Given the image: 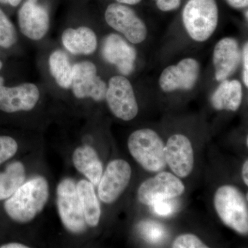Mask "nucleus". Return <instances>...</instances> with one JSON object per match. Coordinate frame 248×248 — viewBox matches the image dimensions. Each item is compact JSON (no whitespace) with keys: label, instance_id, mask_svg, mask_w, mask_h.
Instances as JSON below:
<instances>
[{"label":"nucleus","instance_id":"nucleus-1","mask_svg":"<svg viewBox=\"0 0 248 248\" xmlns=\"http://www.w3.org/2000/svg\"><path fill=\"white\" fill-rule=\"evenodd\" d=\"M49 195L48 184L44 177L33 178L8 198L4 209L10 218L19 223L33 219L45 208Z\"/></svg>","mask_w":248,"mask_h":248},{"label":"nucleus","instance_id":"nucleus-2","mask_svg":"<svg viewBox=\"0 0 248 248\" xmlns=\"http://www.w3.org/2000/svg\"><path fill=\"white\" fill-rule=\"evenodd\" d=\"M214 205L225 225L239 234H248V200L237 187L230 185L218 187L214 197Z\"/></svg>","mask_w":248,"mask_h":248},{"label":"nucleus","instance_id":"nucleus-3","mask_svg":"<svg viewBox=\"0 0 248 248\" xmlns=\"http://www.w3.org/2000/svg\"><path fill=\"white\" fill-rule=\"evenodd\" d=\"M182 19L192 40L199 42L208 40L218 25L216 0H188L183 10Z\"/></svg>","mask_w":248,"mask_h":248},{"label":"nucleus","instance_id":"nucleus-4","mask_svg":"<svg viewBox=\"0 0 248 248\" xmlns=\"http://www.w3.org/2000/svg\"><path fill=\"white\" fill-rule=\"evenodd\" d=\"M128 147L134 159L146 170L157 172L166 168L165 145L154 130L144 128L133 132L129 137Z\"/></svg>","mask_w":248,"mask_h":248},{"label":"nucleus","instance_id":"nucleus-5","mask_svg":"<svg viewBox=\"0 0 248 248\" xmlns=\"http://www.w3.org/2000/svg\"><path fill=\"white\" fill-rule=\"evenodd\" d=\"M57 192L59 214L66 229L75 234L84 232L86 222L76 183L69 178L63 179L59 184Z\"/></svg>","mask_w":248,"mask_h":248},{"label":"nucleus","instance_id":"nucleus-6","mask_svg":"<svg viewBox=\"0 0 248 248\" xmlns=\"http://www.w3.org/2000/svg\"><path fill=\"white\" fill-rule=\"evenodd\" d=\"M105 19L111 28L124 35L130 43L138 45L146 40V24L127 5L110 4L106 10Z\"/></svg>","mask_w":248,"mask_h":248},{"label":"nucleus","instance_id":"nucleus-7","mask_svg":"<svg viewBox=\"0 0 248 248\" xmlns=\"http://www.w3.org/2000/svg\"><path fill=\"white\" fill-rule=\"evenodd\" d=\"M105 99L111 112L117 118L128 122L138 115L139 107L133 86L125 77L110 78Z\"/></svg>","mask_w":248,"mask_h":248},{"label":"nucleus","instance_id":"nucleus-8","mask_svg":"<svg viewBox=\"0 0 248 248\" xmlns=\"http://www.w3.org/2000/svg\"><path fill=\"white\" fill-rule=\"evenodd\" d=\"M184 190L185 186L179 177L170 172H161L142 183L139 187L138 200L142 204L152 205L180 196Z\"/></svg>","mask_w":248,"mask_h":248},{"label":"nucleus","instance_id":"nucleus-9","mask_svg":"<svg viewBox=\"0 0 248 248\" xmlns=\"http://www.w3.org/2000/svg\"><path fill=\"white\" fill-rule=\"evenodd\" d=\"M71 87L78 99L91 98L101 102L106 98L107 85L98 76L97 67L91 62H81L73 66Z\"/></svg>","mask_w":248,"mask_h":248},{"label":"nucleus","instance_id":"nucleus-10","mask_svg":"<svg viewBox=\"0 0 248 248\" xmlns=\"http://www.w3.org/2000/svg\"><path fill=\"white\" fill-rule=\"evenodd\" d=\"M131 174V167L127 161L123 159L111 161L98 184L100 200L106 203L115 202L128 186Z\"/></svg>","mask_w":248,"mask_h":248},{"label":"nucleus","instance_id":"nucleus-11","mask_svg":"<svg viewBox=\"0 0 248 248\" xmlns=\"http://www.w3.org/2000/svg\"><path fill=\"white\" fill-rule=\"evenodd\" d=\"M200 73V63L193 58H186L177 65L165 68L159 78V86L164 92L177 90L190 91L195 86Z\"/></svg>","mask_w":248,"mask_h":248},{"label":"nucleus","instance_id":"nucleus-12","mask_svg":"<svg viewBox=\"0 0 248 248\" xmlns=\"http://www.w3.org/2000/svg\"><path fill=\"white\" fill-rule=\"evenodd\" d=\"M164 154L166 164L178 177L185 178L192 172L195 163L193 148L185 135L171 136L164 147Z\"/></svg>","mask_w":248,"mask_h":248},{"label":"nucleus","instance_id":"nucleus-13","mask_svg":"<svg viewBox=\"0 0 248 248\" xmlns=\"http://www.w3.org/2000/svg\"><path fill=\"white\" fill-rule=\"evenodd\" d=\"M19 29L24 36L32 40H40L48 32L50 17L48 11L38 0H27L18 13Z\"/></svg>","mask_w":248,"mask_h":248},{"label":"nucleus","instance_id":"nucleus-14","mask_svg":"<svg viewBox=\"0 0 248 248\" xmlns=\"http://www.w3.org/2000/svg\"><path fill=\"white\" fill-rule=\"evenodd\" d=\"M39 99L40 91L32 83H25L15 87L0 86V110L5 112L31 110Z\"/></svg>","mask_w":248,"mask_h":248},{"label":"nucleus","instance_id":"nucleus-15","mask_svg":"<svg viewBox=\"0 0 248 248\" xmlns=\"http://www.w3.org/2000/svg\"><path fill=\"white\" fill-rule=\"evenodd\" d=\"M104 60L115 65L121 74L129 76L135 69L136 50L128 42L117 34L106 37L102 46Z\"/></svg>","mask_w":248,"mask_h":248},{"label":"nucleus","instance_id":"nucleus-16","mask_svg":"<svg viewBox=\"0 0 248 248\" xmlns=\"http://www.w3.org/2000/svg\"><path fill=\"white\" fill-rule=\"evenodd\" d=\"M241 57L239 42L236 39L225 37L218 42L213 52V64L217 81H223L232 76L239 66Z\"/></svg>","mask_w":248,"mask_h":248},{"label":"nucleus","instance_id":"nucleus-17","mask_svg":"<svg viewBox=\"0 0 248 248\" xmlns=\"http://www.w3.org/2000/svg\"><path fill=\"white\" fill-rule=\"evenodd\" d=\"M62 40L66 50L75 55H91L97 47V36L89 27L66 29L62 34Z\"/></svg>","mask_w":248,"mask_h":248},{"label":"nucleus","instance_id":"nucleus-18","mask_svg":"<svg viewBox=\"0 0 248 248\" xmlns=\"http://www.w3.org/2000/svg\"><path fill=\"white\" fill-rule=\"evenodd\" d=\"M73 164L93 186H98L103 174V166L96 151L85 146L77 148L73 153Z\"/></svg>","mask_w":248,"mask_h":248},{"label":"nucleus","instance_id":"nucleus-19","mask_svg":"<svg viewBox=\"0 0 248 248\" xmlns=\"http://www.w3.org/2000/svg\"><path fill=\"white\" fill-rule=\"evenodd\" d=\"M212 97V104L216 110L236 111L242 102V86L238 80H223Z\"/></svg>","mask_w":248,"mask_h":248},{"label":"nucleus","instance_id":"nucleus-20","mask_svg":"<svg viewBox=\"0 0 248 248\" xmlns=\"http://www.w3.org/2000/svg\"><path fill=\"white\" fill-rule=\"evenodd\" d=\"M77 190L86 223L91 227L97 226L100 219L101 208L93 184L86 180L80 181Z\"/></svg>","mask_w":248,"mask_h":248},{"label":"nucleus","instance_id":"nucleus-21","mask_svg":"<svg viewBox=\"0 0 248 248\" xmlns=\"http://www.w3.org/2000/svg\"><path fill=\"white\" fill-rule=\"evenodd\" d=\"M49 69L57 84L62 89L71 87L73 66L69 58L62 50L54 51L49 58Z\"/></svg>","mask_w":248,"mask_h":248},{"label":"nucleus","instance_id":"nucleus-22","mask_svg":"<svg viewBox=\"0 0 248 248\" xmlns=\"http://www.w3.org/2000/svg\"><path fill=\"white\" fill-rule=\"evenodd\" d=\"M25 180V169L21 162L9 164L4 172H0V200L11 197Z\"/></svg>","mask_w":248,"mask_h":248},{"label":"nucleus","instance_id":"nucleus-23","mask_svg":"<svg viewBox=\"0 0 248 248\" xmlns=\"http://www.w3.org/2000/svg\"><path fill=\"white\" fill-rule=\"evenodd\" d=\"M17 41L16 28L9 18L0 9V47L11 48Z\"/></svg>","mask_w":248,"mask_h":248},{"label":"nucleus","instance_id":"nucleus-24","mask_svg":"<svg viewBox=\"0 0 248 248\" xmlns=\"http://www.w3.org/2000/svg\"><path fill=\"white\" fill-rule=\"evenodd\" d=\"M16 140L9 136H0V164L11 159L17 151Z\"/></svg>","mask_w":248,"mask_h":248},{"label":"nucleus","instance_id":"nucleus-25","mask_svg":"<svg viewBox=\"0 0 248 248\" xmlns=\"http://www.w3.org/2000/svg\"><path fill=\"white\" fill-rule=\"evenodd\" d=\"M172 247L174 248H206L208 246L196 235L186 234L178 236L172 243Z\"/></svg>","mask_w":248,"mask_h":248},{"label":"nucleus","instance_id":"nucleus-26","mask_svg":"<svg viewBox=\"0 0 248 248\" xmlns=\"http://www.w3.org/2000/svg\"><path fill=\"white\" fill-rule=\"evenodd\" d=\"M143 231L146 239L153 242L161 241L164 236V230L162 227L155 222L145 223Z\"/></svg>","mask_w":248,"mask_h":248},{"label":"nucleus","instance_id":"nucleus-27","mask_svg":"<svg viewBox=\"0 0 248 248\" xmlns=\"http://www.w3.org/2000/svg\"><path fill=\"white\" fill-rule=\"evenodd\" d=\"M152 205L154 208L155 213L160 216H169L174 211L173 204L170 200L159 201Z\"/></svg>","mask_w":248,"mask_h":248},{"label":"nucleus","instance_id":"nucleus-28","mask_svg":"<svg viewBox=\"0 0 248 248\" xmlns=\"http://www.w3.org/2000/svg\"><path fill=\"white\" fill-rule=\"evenodd\" d=\"M182 0H156L158 9L164 12L176 10L180 6Z\"/></svg>","mask_w":248,"mask_h":248},{"label":"nucleus","instance_id":"nucleus-29","mask_svg":"<svg viewBox=\"0 0 248 248\" xmlns=\"http://www.w3.org/2000/svg\"><path fill=\"white\" fill-rule=\"evenodd\" d=\"M243 62H244V69H243V79L245 86L248 87V45L246 42L244 45V50H243Z\"/></svg>","mask_w":248,"mask_h":248},{"label":"nucleus","instance_id":"nucleus-30","mask_svg":"<svg viewBox=\"0 0 248 248\" xmlns=\"http://www.w3.org/2000/svg\"><path fill=\"white\" fill-rule=\"evenodd\" d=\"M228 4L234 9H243L247 7L248 0H227Z\"/></svg>","mask_w":248,"mask_h":248},{"label":"nucleus","instance_id":"nucleus-31","mask_svg":"<svg viewBox=\"0 0 248 248\" xmlns=\"http://www.w3.org/2000/svg\"><path fill=\"white\" fill-rule=\"evenodd\" d=\"M242 177L246 185H248V159L245 161L242 169Z\"/></svg>","mask_w":248,"mask_h":248},{"label":"nucleus","instance_id":"nucleus-32","mask_svg":"<svg viewBox=\"0 0 248 248\" xmlns=\"http://www.w3.org/2000/svg\"><path fill=\"white\" fill-rule=\"evenodd\" d=\"M1 248H28V246L22 244H18V243H11V244H7L2 245L0 246Z\"/></svg>","mask_w":248,"mask_h":248},{"label":"nucleus","instance_id":"nucleus-33","mask_svg":"<svg viewBox=\"0 0 248 248\" xmlns=\"http://www.w3.org/2000/svg\"><path fill=\"white\" fill-rule=\"evenodd\" d=\"M22 0H0V3L4 4H9L12 6H17L20 4Z\"/></svg>","mask_w":248,"mask_h":248},{"label":"nucleus","instance_id":"nucleus-34","mask_svg":"<svg viewBox=\"0 0 248 248\" xmlns=\"http://www.w3.org/2000/svg\"><path fill=\"white\" fill-rule=\"evenodd\" d=\"M118 3L125 5H135L141 2V0H116Z\"/></svg>","mask_w":248,"mask_h":248},{"label":"nucleus","instance_id":"nucleus-35","mask_svg":"<svg viewBox=\"0 0 248 248\" xmlns=\"http://www.w3.org/2000/svg\"><path fill=\"white\" fill-rule=\"evenodd\" d=\"M3 64L2 62L0 61V71H1V68H2ZM4 78H2V77L0 76V86H2V85H4Z\"/></svg>","mask_w":248,"mask_h":248}]
</instances>
